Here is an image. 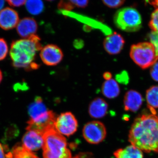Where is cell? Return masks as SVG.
I'll list each match as a JSON object with an SVG mask.
<instances>
[{"label":"cell","instance_id":"18","mask_svg":"<svg viewBox=\"0 0 158 158\" xmlns=\"http://www.w3.org/2000/svg\"><path fill=\"white\" fill-rule=\"evenodd\" d=\"M148 107L152 114L156 115L158 109V86H153L148 89L146 93Z\"/></svg>","mask_w":158,"mask_h":158},{"label":"cell","instance_id":"13","mask_svg":"<svg viewBox=\"0 0 158 158\" xmlns=\"http://www.w3.org/2000/svg\"><path fill=\"white\" fill-rule=\"evenodd\" d=\"M143 99L141 94L136 90H131L125 94L123 104L124 110L136 112L142 106Z\"/></svg>","mask_w":158,"mask_h":158},{"label":"cell","instance_id":"22","mask_svg":"<svg viewBox=\"0 0 158 158\" xmlns=\"http://www.w3.org/2000/svg\"><path fill=\"white\" fill-rule=\"evenodd\" d=\"M148 37L150 41V43L153 46L158 55V32L152 31L148 34Z\"/></svg>","mask_w":158,"mask_h":158},{"label":"cell","instance_id":"14","mask_svg":"<svg viewBox=\"0 0 158 158\" xmlns=\"http://www.w3.org/2000/svg\"><path fill=\"white\" fill-rule=\"evenodd\" d=\"M108 110L107 103L103 99L97 98L90 103L88 113L92 118H99L106 115Z\"/></svg>","mask_w":158,"mask_h":158},{"label":"cell","instance_id":"10","mask_svg":"<svg viewBox=\"0 0 158 158\" xmlns=\"http://www.w3.org/2000/svg\"><path fill=\"white\" fill-rule=\"evenodd\" d=\"M19 21L17 11L9 7L4 8L0 11V27L8 31L17 27Z\"/></svg>","mask_w":158,"mask_h":158},{"label":"cell","instance_id":"12","mask_svg":"<svg viewBox=\"0 0 158 158\" xmlns=\"http://www.w3.org/2000/svg\"><path fill=\"white\" fill-rule=\"evenodd\" d=\"M37 29V22L31 17L24 18L19 21L16 27L18 34L24 39L35 34Z\"/></svg>","mask_w":158,"mask_h":158},{"label":"cell","instance_id":"19","mask_svg":"<svg viewBox=\"0 0 158 158\" xmlns=\"http://www.w3.org/2000/svg\"><path fill=\"white\" fill-rule=\"evenodd\" d=\"M25 5L28 11L33 15L40 14L44 8V4L41 1H26Z\"/></svg>","mask_w":158,"mask_h":158},{"label":"cell","instance_id":"27","mask_svg":"<svg viewBox=\"0 0 158 158\" xmlns=\"http://www.w3.org/2000/svg\"><path fill=\"white\" fill-rule=\"evenodd\" d=\"M75 7L76 6L78 8H85L88 6L89 1H70Z\"/></svg>","mask_w":158,"mask_h":158},{"label":"cell","instance_id":"34","mask_svg":"<svg viewBox=\"0 0 158 158\" xmlns=\"http://www.w3.org/2000/svg\"><path fill=\"white\" fill-rule=\"evenodd\" d=\"M157 118H158V116H157Z\"/></svg>","mask_w":158,"mask_h":158},{"label":"cell","instance_id":"11","mask_svg":"<svg viewBox=\"0 0 158 158\" xmlns=\"http://www.w3.org/2000/svg\"><path fill=\"white\" fill-rule=\"evenodd\" d=\"M125 40L123 37L116 32L108 35L103 42L104 48L106 52L111 55H117L122 50Z\"/></svg>","mask_w":158,"mask_h":158},{"label":"cell","instance_id":"32","mask_svg":"<svg viewBox=\"0 0 158 158\" xmlns=\"http://www.w3.org/2000/svg\"><path fill=\"white\" fill-rule=\"evenodd\" d=\"M4 5H5V1H0V11L2 9Z\"/></svg>","mask_w":158,"mask_h":158},{"label":"cell","instance_id":"25","mask_svg":"<svg viewBox=\"0 0 158 158\" xmlns=\"http://www.w3.org/2000/svg\"><path fill=\"white\" fill-rule=\"evenodd\" d=\"M150 75L152 78L156 81L158 82V62H157L152 66L150 70Z\"/></svg>","mask_w":158,"mask_h":158},{"label":"cell","instance_id":"20","mask_svg":"<svg viewBox=\"0 0 158 158\" xmlns=\"http://www.w3.org/2000/svg\"><path fill=\"white\" fill-rule=\"evenodd\" d=\"M149 26L152 31L158 32V8L152 14Z\"/></svg>","mask_w":158,"mask_h":158},{"label":"cell","instance_id":"16","mask_svg":"<svg viewBox=\"0 0 158 158\" xmlns=\"http://www.w3.org/2000/svg\"><path fill=\"white\" fill-rule=\"evenodd\" d=\"M102 93L104 96L110 99L115 98L120 93V88L116 81L110 79L104 82L102 88Z\"/></svg>","mask_w":158,"mask_h":158},{"label":"cell","instance_id":"23","mask_svg":"<svg viewBox=\"0 0 158 158\" xmlns=\"http://www.w3.org/2000/svg\"><path fill=\"white\" fill-rule=\"evenodd\" d=\"M102 2L107 7L113 9H116L120 7L124 4V1L116 0V1H103Z\"/></svg>","mask_w":158,"mask_h":158},{"label":"cell","instance_id":"7","mask_svg":"<svg viewBox=\"0 0 158 158\" xmlns=\"http://www.w3.org/2000/svg\"><path fill=\"white\" fill-rule=\"evenodd\" d=\"M54 126L57 131L62 135L69 136L77 131L78 122L73 114L71 112H65L57 117Z\"/></svg>","mask_w":158,"mask_h":158},{"label":"cell","instance_id":"6","mask_svg":"<svg viewBox=\"0 0 158 158\" xmlns=\"http://www.w3.org/2000/svg\"><path fill=\"white\" fill-rule=\"evenodd\" d=\"M106 127L98 121L89 122L83 128V135L87 142L91 144H98L106 136Z\"/></svg>","mask_w":158,"mask_h":158},{"label":"cell","instance_id":"30","mask_svg":"<svg viewBox=\"0 0 158 158\" xmlns=\"http://www.w3.org/2000/svg\"><path fill=\"white\" fill-rule=\"evenodd\" d=\"M0 158H6L4 148L1 143H0Z\"/></svg>","mask_w":158,"mask_h":158},{"label":"cell","instance_id":"29","mask_svg":"<svg viewBox=\"0 0 158 158\" xmlns=\"http://www.w3.org/2000/svg\"><path fill=\"white\" fill-rule=\"evenodd\" d=\"M103 77L104 78L106 81H108V80H110V79H112V75L110 72H106L105 73L103 74Z\"/></svg>","mask_w":158,"mask_h":158},{"label":"cell","instance_id":"15","mask_svg":"<svg viewBox=\"0 0 158 158\" xmlns=\"http://www.w3.org/2000/svg\"><path fill=\"white\" fill-rule=\"evenodd\" d=\"M48 110L42 99L40 97H36L34 102L29 106L28 113L31 119L30 120H34L41 117L47 113Z\"/></svg>","mask_w":158,"mask_h":158},{"label":"cell","instance_id":"4","mask_svg":"<svg viewBox=\"0 0 158 158\" xmlns=\"http://www.w3.org/2000/svg\"><path fill=\"white\" fill-rule=\"evenodd\" d=\"M115 25L122 31L127 32L138 31L142 26V18L138 10L126 7L118 10L113 18Z\"/></svg>","mask_w":158,"mask_h":158},{"label":"cell","instance_id":"5","mask_svg":"<svg viewBox=\"0 0 158 158\" xmlns=\"http://www.w3.org/2000/svg\"><path fill=\"white\" fill-rule=\"evenodd\" d=\"M130 55L133 61L143 69L152 66L158 60V55L150 42L133 44L131 46Z\"/></svg>","mask_w":158,"mask_h":158},{"label":"cell","instance_id":"9","mask_svg":"<svg viewBox=\"0 0 158 158\" xmlns=\"http://www.w3.org/2000/svg\"><path fill=\"white\" fill-rule=\"evenodd\" d=\"M22 139L24 148L28 152L37 151L43 148L44 140L43 134L37 131L28 130Z\"/></svg>","mask_w":158,"mask_h":158},{"label":"cell","instance_id":"26","mask_svg":"<svg viewBox=\"0 0 158 158\" xmlns=\"http://www.w3.org/2000/svg\"><path fill=\"white\" fill-rule=\"evenodd\" d=\"M116 79L119 83L126 84L128 81V76L126 72H122L116 75Z\"/></svg>","mask_w":158,"mask_h":158},{"label":"cell","instance_id":"17","mask_svg":"<svg viewBox=\"0 0 158 158\" xmlns=\"http://www.w3.org/2000/svg\"><path fill=\"white\" fill-rule=\"evenodd\" d=\"M114 156L115 158H143L142 152L131 144L117 150Z\"/></svg>","mask_w":158,"mask_h":158},{"label":"cell","instance_id":"21","mask_svg":"<svg viewBox=\"0 0 158 158\" xmlns=\"http://www.w3.org/2000/svg\"><path fill=\"white\" fill-rule=\"evenodd\" d=\"M9 52V48L6 40L0 38V61L4 60L7 56Z\"/></svg>","mask_w":158,"mask_h":158},{"label":"cell","instance_id":"24","mask_svg":"<svg viewBox=\"0 0 158 158\" xmlns=\"http://www.w3.org/2000/svg\"><path fill=\"white\" fill-rule=\"evenodd\" d=\"M58 6L59 9L65 11H70L75 7L70 1H60Z\"/></svg>","mask_w":158,"mask_h":158},{"label":"cell","instance_id":"8","mask_svg":"<svg viewBox=\"0 0 158 158\" xmlns=\"http://www.w3.org/2000/svg\"><path fill=\"white\" fill-rule=\"evenodd\" d=\"M40 55L43 63L48 66L58 65L63 57L62 50L53 44H48L42 48Z\"/></svg>","mask_w":158,"mask_h":158},{"label":"cell","instance_id":"33","mask_svg":"<svg viewBox=\"0 0 158 158\" xmlns=\"http://www.w3.org/2000/svg\"><path fill=\"white\" fill-rule=\"evenodd\" d=\"M3 79V74L2 73V71H1V69H0V84H1V82H2V81Z\"/></svg>","mask_w":158,"mask_h":158},{"label":"cell","instance_id":"3","mask_svg":"<svg viewBox=\"0 0 158 158\" xmlns=\"http://www.w3.org/2000/svg\"><path fill=\"white\" fill-rule=\"evenodd\" d=\"M44 158H72L65 137L55 129H48L43 135Z\"/></svg>","mask_w":158,"mask_h":158},{"label":"cell","instance_id":"31","mask_svg":"<svg viewBox=\"0 0 158 158\" xmlns=\"http://www.w3.org/2000/svg\"><path fill=\"white\" fill-rule=\"evenodd\" d=\"M147 2L149 3L152 6H153L156 8H158V0L156 1H147Z\"/></svg>","mask_w":158,"mask_h":158},{"label":"cell","instance_id":"28","mask_svg":"<svg viewBox=\"0 0 158 158\" xmlns=\"http://www.w3.org/2000/svg\"><path fill=\"white\" fill-rule=\"evenodd\" d=\"M26 1H7V2L11 7H19L25 4Z\"/></svg>","mask_w":158,"mask_h":158},{"label":"cell","instance_id":"1","mask_svg":"<svg viewBox=\"0 0 158 158\" xmlns=\"http://www.w3.org/2000/svg\"><path fill=\"white\" fill-rule=\"evenodd\" d=\"M128 140L141 151L158 152V118L152 114H144L135 119Z\"/></svg>","mask_w":158,"mask_h":158},{"label":"cell","instance_id":"2","mask_svg":"<svg viewBox=\"0 0 158 158\" xmlns=\"http://www.w3.org/2000/svg\"><path fill=\"white\" fill-rule=\"evenodd\" d=\"M39 36L34 34L28 38L15 40L11 43L10 56L13 66L30 70L38 68L34 62L37 52L42 48Z\"/></svg>","mask_w":158,"mask_h":158}]
</instances>
